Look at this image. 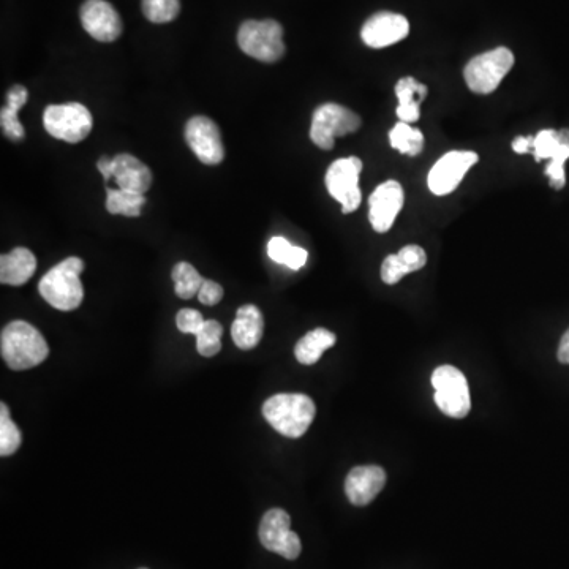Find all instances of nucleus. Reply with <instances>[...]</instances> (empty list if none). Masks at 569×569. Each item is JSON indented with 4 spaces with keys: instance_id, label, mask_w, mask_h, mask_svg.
Here are the masks:
<instances>
[{
    "instance_id": "nucleus-1",
    "label": "nucleus",
    "mask_w": 569,
    "mask_h": 569,
    "mask_svg": "<svg viewBox=\"0 0 569 569\" xmlns=\"http://www.w3.org/2000/svg\"><path fill=\"white\" fill-rule=\"evenodd\" d=\"M0 350L7 366L27 370L42 364L49 355L48 343L37 328L26 321H12L2 329Z\"/></svg>"
},
{
    "instance_id": "nucleus-2",
    "label": "nucleus",
    "mask_w": 569,
    "mask_h": 569,
    "mask_svg": "<svg viewBox=\"0 0 569 569\" xmlns=\"http://www.w3.org/2000/svg\"><path fill=\"white\" fill-rule=\"evenodd\" d=\"M84 271V261L70 257L56 264L46 272L38 283V291L49 306L62 312H72L81 306L84 288L80 276Z\"/></svg>"
},
{
    "instance_id": "nucleus-3",
    "label": "nucleus",
    "mask_w": 569,
    "mask_h": 569,
    "mask_svg": "<svg viewBox=\"0 0 569 569\" xmlns=\"http://www.w3.org/2000/svg\"><path fill=\"white\" fill-rule=\"evenodd\" d=\"M317 407L306 394H277L266 400L263 416L283 437L299 438L315 419Z\"/></svg>"
},
{
    "instance_id": "nucleus-4",
    "label": "nucleus",
    "mask_w": 569,
    "mask_h": 569,
    "mask_svg": "<svg viewBox=\"0 0 569 569\" xmlns=\"http://www.w3.org/2000/svg\"><path fill=\"white\" fill-rule=\"evenodd\" d=\"M238 43L242 53L266 64L280 61L285 54L283 27L274 19L245 21L239 27Z\"/></svg>"
},
{
    "instance_id": "nucleus-5",
    "label": "nucleus",
    "mask_w": 569,
    "mask_h": 569,
    "mask_svg": "<svg viewBox=\"0 0 569 569\" xmlns=\"http://www.w3.org/2000/svg\"><path fill=\"white\" fill-rule=\"evenodd\" d=\"M513 67L514 54L511 49L500 46L479 54L468 62L464 70L465 83L475 94H492Z\"/></svg>"
},
{
    "instance_id": "nucleus-6",
    "label": "nucleus",
    "mask_w": 569,
    "mask_h": 569,
    "mask_svg": "<svg viewBox=\"0 0 569 569\" xmlns=\"http://www.w3.org/2000/svg\"><path fill=\"white\" fill-rule=\"evenodd\" d=\"M361 127V117L337 103L318 106L310 125V140L323 151H331L337 136L350 135Z\"/></svg>"
},
{
    "instance_id": "nucleus-7",
    "label": "nucleus",
    "mask_w": 569,
    "mask_h": 569,
    "mask_svg": "<svg viewBox=\"0 0 569 569\" xmlns=\"http://www.w3.org/2000/svg\"><path fill=\"white\" fill-rule=\"evenodd\" d=\"M43 125L46 132L65 143H80L91 133V111L81 103H65V105H49L43 113Z\"/></svg>"
},
{
    "instance_id": "nucleus-8",
    "label": "nucleus",
    "mask_w": 569,
    "mask_h": 569,
    "mask_svg": "<svg viewBox=\"0 0 569 569\" xmlns=\"http://www.w3.org/2000/svg\"><path fill=\"white\" fill-rule=\"evenodd\" d=\"M435 404L449 418L462 419L470 413L472 399L467 378L454 366H440L432 374Z\"/></svg>"
},
{
    "instance_id": "nucleus-9",
    "label": "nucleus",
    "mask_w": 569,
    "mask_h": 569,
    "mask_svg": "<svg viewBox=\"0 0 569 569\" xmlns=\"http://www.w3.org/2000/svg\"><path fill=\"white\" fill-rule=\"evenodd\" d=\"M536 162L551 160L546 176L552 189L562 190L566 185L565 162L569 159V129L541 130L533 141Z\"/></svg>"
},
{
    "instance_id": "nucleus-10",
    "label": "nucleus",
    "mask_w": 569,
    "mask_h": 569,
    "mask_svg": "<svg viewBox=\"0 0 569 569\" xmlns=\"http://www.w3.org/2000/svg\"><path fill=\"white\" fill-rule=\"evenodd\" d=\"M362 162L358 157L336 160L326 173L329 195L342 204L343 214H351L359 208L362 195L359 190Z\"/></svg>"
},
{
    "instance_id": "nucleus-11",
    "label": "nucleus",
    "mask_w": 569,
    "mask_h": 569,
    "mask_svg": "<svg viewBox=\"0 0 569 569\" xmlns=\"http://www.w3.org/2000/svg\"><path fill=\"white\" fill-rule=\"evenodd\" d=\"M258 536L264 549L276 552L287 560H296L301 555V539L291 530L290 514L283 509H269L264 514Z\"/></svg>"
},
{
    "instance_id": "nucleus-12",
    "label": "nucleus",
    "mask_w": 569,
    "mask_h": 569,
    "mask_svg": "<svg viewBox=\"0 0 569 569\" xmlns=\"http://www.w3.org/2000/svg\"><path fill=\"white\" fill-rule=\"evenodd\" d=\"M478 154L472 151H451L443 155L430 170L427 184L434 195L453 193L464 181L468 170L478 163Z\"/></svg>"
},
{
    "instance_id": "nucleus-13",
    "label": "nucleus",
    "mask_w": 569,
    "mask_h": 569,
    "mask_svg": "<svg viewBox=\"0 0 569 569\" xmlns=\"http://www.w3.org/2000/svg\"><path fill=\"white\" fill-rule=\"evenodd\" d=\"M185 141L204 165H219L225 159L219 127L209 117H192L185 125Z\"/></svg>"
},
{
    "instance_id": "nucleus-14",
    "label": "nucleus",
    "mask_w": 569,
    "mask_h": 569,
    "mask_svg": "<svg viewBox=\"0 0 569 569\" xmlns=\"http://www.w3.org/2000/svg\"><path fill=\"white\" fill-rule=\"evenodd\" d=\"M80 18L84 31L98 42L111 43L121 37V16L106 0H86L81 5Z\"/></svg>"
},
{
    "instance_id": "nucleus-15",
    "label": "nucleus",
    "mask_w": 569,
    "mask_h": 569,
    "mask_svg": "<svg viewBox=\"0 0 569 569\" xmlns=\"http://www.w3.org/2000/svg\"><path fill=\"white\" fill-rule=\"evenodd\" d=\"M404 187L397 181L378 185L369 198L370 225L377 233H388L396 222L397 214L404 208Z\"/></svg>"
},
{
    "instance_id": "nucleus-16",
    "label": "nucleus",
    "mask_w": 569,
    "mask_h": 569,
    "mask_svg": "<svg viewBox=\"0 0 569 569\" xmlns=\"http://www.w3.org/2000/svg\"><path fill=\"white\" fill-rule=\"evenodd\" d=\"M408 32L410 24L404 15L380 12L367 19L361 29V38L369 48L381 49L402 42Z\"/></svg>"
},
{
    "instance_id": "nucleus-17",
    "label": "nucleus",
    "mask_w": 569,
    "mask_h": 569,
    "mask_svg": "<svg viewBox=\"0 0 569 569\" xmlns=\"http://www.w3.org/2000/svg\"><path fill=\"white\" fill-rule=\"evenodd\" d=\"M386 484V473L378 465H362L348 473L345 494L355 506H366L374 502Z\"/></svg>"
},
{
    "instance_id": "nucleus-18",
    "label": "nucleus",
    "mask_w": 569,
    "mask_h": 569,
    "mask_svg": "<svg viewBox=\"0 0 569 569\" xmlns=\"http://www.w3.org/2000/svg\"><path fill=\"white\" fill-rule=\"evenodd\" d=\"M113 178L119 189L146 195L151 189L152 173L141 160L130 154H119L113 159Z\"/></svg>"
},
{
    "instance_id": "nucleus-19",
    "label": "nucleus",
    "mask_w": 569,
    "mask_h": 569,
    "mask_svg": "<svg viewBox=\"0 0 569 569\" xmlns=\"http://www.w3.org/2000/svg\"><path fill=\"white\" fill-rule=\"evenodd\" d=\"M264 320L260 309L253 304L239 307L231 326V337L241 350H252L263 339Z\"/></svg>"
},
{
    "instance_id": "nucleus-20",
    "label": "nucleus",
    "mask_w": 569,
    "mask_h": 569,
    "mask_svg": "<svg viewBox=\"0 0 569 569\" xmlns=\"http://www.w3.org/2000/svg\"><path fill=\"white\" fill-rule=\"evenodd\" d=\"M37 269V258L24 247L12 250L0 257V282L12 287H21L29 282Z\"/></svg>"
},
{
    "instance_id": "nucleus-21",
    "label": "nucleus",
    "mask_w": 569,
    "mask_h": 569,
    "mask_svg": "<svg viewBox=\"0 0 569 569\" xmlns=\"http://www.w3.org/2000/svg\"><path fill=\"white\" fill-rule=\"evenodd\" d=\"M396 95L397 102H399L396 114L399 121L407 122V124L418 122L421 116L419 106L426 100L427 86L418 83L413 76H405L397 81Z\"/></svg>"
},
{
    "instance_id": "nucleus-22",
    "label": "nucleus",
    "mask_w": 569,
    "mask_h": 569,
    "mask_svg": "<svg viewBox=\"0 0 569 569\" xmlns=\"http://www.w3.org/2000/svg\"><path fill=\"white\" fill-rule=\"evenodd\" d=\"M337 342L336 334L325 328L313 329L302 337L296 348H294V356L304 366H313L320 361L321 356L329 348L334 347Z\"/></svg>"
},
{
    "instance_id": "nucleus-23",
    "label": "nucleus",
    "mask_w": 569,
    "mask_h": 569,
    "mask_svg": "<svg viewBox=\"0 0 569 569\" xmlns=\"http://www.w3.org/2000/svg\"><path fill=\"white\" fill-rule=\"evenodd\" d=\"M27 102V89L24 86H13L7 94V106L0 113V124L5 135L13 141L23 140L24 127L19 122L18 113Z\"/></svg>"
},
{
    "instance_id": "nucleus-24",
    "label": "nucleus",
    "mask_w": 569,
    "mask_h": 569,
    "mask_svg": "<svg viewBox=\"0 0 569 569\" xmlns=\"http://www.w3.org/2000/svg\"><path fill=\"white\" fill-rule=\"evenodd\" d=\"M144 203H146V195H141V193L122 189H106V211L110 214L140 217Z\"/></svg>"
},
{
    "instance_id": "nucleus-25",
    "label": "nucleus",
    "mask_w": 569,
    "mask_h": 569,
    "mask_svg": "<svg viewBox=\"0 0 569 569\" xmlns=\"http://www.w3.org/2000/svg\"><path fill=\"white\" fill-rule=\"evenodd\" d=\"M389 143L400 154L416 157L423 152L424 135L421 130L411 127L407 122H399L389 132Z\"/></svg>"
},
{
    "instance_id": "nucleus-26",
    "label": "nucleus",
    "mask_w": 569,
    "mask_h": 569,
    "mask_svg": "<svg viewBox=\"0 0 569 569\" xmlns=\"http://www.w3.org/2000/svg\"><path fill=\"white\" fill-rule=\"evenodd\" d=\"M268 255L272 261L285 264L293 271H299V269L304 268V264L307 263V258H309V253H307L306 249L291 245L287 239L279 238V236L269 241Z\"/></svg>"
},
{
    "instance_id": "nucleus-27",
    "label": "nucleus",
    "mask_w": 569,
    "mask_h": 569,
    "mask_svg": "<svg viewBox=\"0 0 569 569\" xmlns=\"http://www.w3.org/2000/svg\"><path fill=\"white\" fill-rule=\"evenodd\" d=\"M171 277L174 280V290L181 299H192L200 293L204 279L190 263H178L174 266Z\"/></svg>"
},
{
    "instance_id": "nucleus-28",
    "label": "nucleus",
    "mask_w": 569,
    "mask_h": 569,
    "mask_svg": "<svg viewBox=\"0 0 569 569\" xmlns=\"http://www.w3.org/2000/svg\"><path fill=\"white\" fill-rule=\"evenodd\" d=\"M223 328L219 321L206 320L201 331L196 334V350L204 358H212L222 350Z\"/></svg>"
},
{
    "instance_id": "nucleus-29",
    "label": "nucleus",
    "mask_w": 569,
    "mask_h": 569,
    "mask_svg": "<svg viewBox=\"0 0 569 569\" xmlns=\"http://www.w3.org/2000/svg\"><path fill=\"white\" fill-rule=\"evenodd\" d=\"M21 432L10 419V411L5 404L0 407V456H12L21 446Z\"/></svg>"
},
{
    "instance_id": "nucleus-30",
    "label": "nucleus",
    "mask_w": 569,
    "mask_h": 569,
    "mask_svg": "<svg viewBox=\"0 0 569 569\" xmlns=\"http://www.w3.org/2000/svg\"><path fill=\"white\" fill-rule=\"evenodd\" d=\"M181 12V0H143V13L151 23H171Z\"/></svg>"
},
{
    "instance_id": "nucleus-31",
    "label": "nucleus",
    "mask_w": 569,
    "mask_h": 569,
    "mask_svg": "<svg viewBox=\"0 0 569 569\" xmlns=\"http://www.w3.org/2000/svg\"><path fill=\"white\" fill-rule=\"evenodd\" d=\"M408 271L404 263L400 261L399 255H388L381 264V279L386 285H396L397 282L407 276Z\"/></svg>"
},
{
    "instance_id": "nucleus-32",
    "label": "nucleus",
    "mask_w": 569,
    "mask_h": 569,
    "mask_svg": "<svg viewBox=\"0 0 569 569\" xmlns=\"http://www.w3.org/2000/svg\"><path fill=\"white\" fill-rule=\"evenodd\" d=\"M204 323L206 320L198 310L182 309L176 317V325H178L179 331L184 332V334H193V336L201 331Z\"/></svg>"
},
{
    "instance_id": "nucleus-33",
    "label": "nucleus",
    "mask_w": 569,
    "mask_h": 569,
    "mask_svg": "<svg viewBox=\"0 0 569 569\" xmlns=\"http://www.w3.org/2000/svg\"><path fill=\"white\" fill-rule=\"evenodd\" d=\"M397 255H399L400 261L407 268L408 274L423 269L427 263L426 252L419 245H407Z\"/></svg>"
},
{
    "instance_id": "nucleus-34",
    "label": "nucleus",
    "mask_w": 569,
    "mask_h": 569,
    "mask_svg": "<svg viewBox=\"0 0 569 569\" xmlns=\"http://www.w3.org/2000/svg\"><path fill=\"white\" fill-rule=\"evenodd\" d=\"M222 298L223 288L220 287L219 283L214 282V280L204 279L200 293H198V299H200L201 304H204V306H215V304H219L222 301Z\"/></svg>"
},
{
    "instance_id": "nucleus-35",
    "label": "nucleus",
    "mask_w": 569,
    "mask_h": 569,
    "mask_svg": "<svg viewBox=\"0 0 569 569\" xmlns=\"http://www.w3.org/2000/svg\"><path fill=\"white\" fill-rule=\"evenodd\" d=\"M533 141L535 136H517L513 141V149L516 154H527L533 151Z\"/></svg>"
},
{
    "instance_id": "nucleus-36",
    "label": "nucleus",
    "mask_w": 569,
    "mask_h": 569,
    "mask_svg": "<svg viewBox=\"0 0 569 569\" xmlns=\"http://www.w3.org/2000/svg\"><path fill=\"white\" fill-rule=\"evenodd\" d=\"M557 358L562 364H569V329L563 334L562 340H560Z\"/></svg>"
},
{
    "instance_id": "nucleus-37",
    "label": "nucleus",
    "mask_w": 569,
    "mask_h": 569,
    "mask_svg": "<svg viewBox=\"0 0 569 569\" xmlns=\"http://www.w3.org/2000/svg\"><path fill=\"white\" fill-rule=\"evenodd\" d=\"M97 168L100 173H102L103 178L108 181V179L113 178V159H108V157H102V159L98 160Z\"/></svg>"
},
{
    "instance_id": "nucleus-38",
    "label": "nucleus",
    "mask_w": 569,
    "mask_h": 569,
    "mask_svg": "<svg viewBox=\"0 0 569 569\" xmlns=\"http://www.w3.org/2000/svg\"><path fill=\"white\" fill-rule=\"evenodd\" d=\"M140 569H147V568H140Z\"/></svg>"
}]
</instances>
